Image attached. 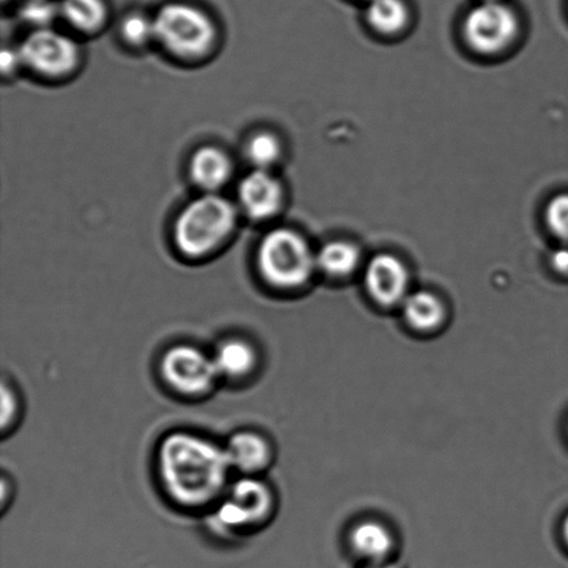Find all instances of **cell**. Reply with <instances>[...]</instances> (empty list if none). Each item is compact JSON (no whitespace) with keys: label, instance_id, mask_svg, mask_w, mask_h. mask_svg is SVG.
<instances>
[{"label":"cell","instance_id":"obj_1","mask_svg":"<svg viewBox=\"0 0 568 568\" xmlns=\"http://www.w3.org/2000/svg\"><path fill=\"white\" fill-rule=\"evenodd\" d=\"M158 465L165 493L183 508H207L220 503L230 487L232 466L225 447L194 433L165 437Z\"/></svg>","mask_w":568,"mask_h":568},{"label":"cell","instance_id":"obj_2","mask_svg":"<svg viewBox=\"0 0 568 568\" xmlns=\"http://www.w3.org/2000/svg\"><path fill=\"white\" fill-rule=\"evenodd\" d=\"M239 210L220 193H204L181 210L174 224V244L189 260L210 257L230 241L236 231Z\"/></svg>","mask_w":568,"mask_h":568},{"label":"cell","instance_id":"obj_3","mask_svg":"<svg viewBox=\"0 0 568 568\" xmlns=\"http://www.w3.org/2000/svg\"><path fill=\"white\" fill-rule=\"evenodd\" d=\"M153 21L155 43L180 60L207 58L219 41V27L213 17L193 3L181 0L165 3Z\"/></svg>","mask_w":568,"mask_h":568},{"label":"cell","instance_id":"obj_4","mask_svg":"<svg viewBox=\"0 0 568 568\" xmlns=\"http://www.w3.org/2000/svg\"><path fill=\"white\" fill-rule=\"evenodd\" d=\"M257 270L266 284L277 290H297L310 282L316 270V254L300 233L276 227L257 247Z\"/></svg>","mask_w":568,"mask_h":568},{"label":"cell","instance_id":"obj_5","mask_svg":"<svg viewBox=\"0 0 568 568\" xmlns=\"http://www.w3.org/2000/svg\"><path fill=\"white\" fill-rule=\"evenodd\" d=\"M21 65L44 80H65L81 64V48L69 33L39 28L28 33L17 49Z\"/></svg>","mask_w":568,"mask_h":568},{"label":"cell","instance_id":"obj_6","mask_svg":"<svg viewBox=\"0 0 568 568\" xmlns=\"http://www.w3.org/2000/svg\"><path fill=\"white\" fill-rule=\"evenodd\" d=\"M274 505V494L263 480L243 476L227 487L216 505L214 521L226 532L254 530L270 519Z\"/></svg>","mask_w":568,"mask_h":568},{"label":"cell","instance_id":"obj_7","mask_svg":"<svg viewBox=\"0 0 568 568\" xmlns=\"http://www.w3.org/2000/svg\"><path fill=\"white\" fill-rule=\"evenodd\" d=\"M160 372L166 386L191 398L207 395L221 378L213 356L189 344L174 345L165 351Z\"/></svg>","mask_w":568,"mask_h":568},{"label":"cell","instance_id":"obj_8","mask_svg":"<svg viewBox=\"0 0 568 568\" xmlns=\"http://www.w3.org/2000/svg\"><path fill=\"white\" fill-rule=\"evenodd\" d=\"M519 33L514 10L500 2H483L467 14L465 37L469 47L483 54H495L509 48Z\"/></svg>","mask_w":568,"mask_h":568},{"label":"cell","instance_id":"obj_9","mask_svg":"<svg viewBox=\"0 0 568 568\" xmlns=\"http://www.w3.org/2000/svg\"><path fill=\"white\" fill-rule=\"evenodd\" d=\"M239 209L254 222L275 219L284 202L282 182L272 171L253 170L237 187Z\"/></svg>","mask_w":568,"mask_h":568},{"label":"cell","instance_id":"obj_10","mask_svg":"<svg viewBox=\"0 0 568 568\" xmlns=\"http://www.w3.org/2000/svg\"><path fill=\"white\" fill-rule=\"evenodd\" d=\"M367 292L378 304L392 306L408 297L409 274L403 261L392 254L371 260L365 274Z\"/></svg>","mask_w":568,"mask_h":568},{"label":"cell","instance_id":"obj_11","mask_svg":"<svg viewBox=\"0 0 568 568\" xmlns=\"http://www.w3.org/2000/svg\"><path fill=\"white\" fill-rule=\"evenodd\" d=\"M226 455L232 470L246 477H257L274 459L271 443L263 434L252 430L233 434L226 444Z\"/></svg>","mask_w":568,"mask_h":568},{"label":"cell","instance_id":"obj_12","mask_svg":"<svg viewBox=\"0 0 568 568\" xmlns=\"http://www.w3.org/2000/svg\"><path fill=\"white\" fill-rule=\"evenodd\" d=\"M233 170L230 154L211 144L199 148L189 161V175L204 193H219L232 180Z\"/></svg>","mask_w":568,"mask_h":568},{"label":"cell","instance_id":"obj_13","mask_svg":"<svg viewBox=\"0 0 568 568\" xmlns=\"http://www.w3.org/2000/svg\"><path fill=\"white\" fill-rule=\"evenodd\" d=\"M221 378L242 381L252 376L258 366V354L252 343L243 338L224 339L213 355Z\"/></svg>","mask_w":568,"mask_h":568},{"label":"cell","instance_id":"obj_14","mask_svg":"<svg viewBox=\"0 0 568 568\" xmlns=\"http://www.w3.org/2000/svg\"><path fill=\"white\" fill-rule=\"evenodd\" d=\"M59 13L72 31L89 37L102 32L110 19L105 0H61Z\"/></svg>","mask_w":568,"mask_h":568},{"label":"cell","instance_id":"obj_15","mask_svg":"<svg viewBox=\"0 0 568 568\" xmlns=\"http://www.w3.org/2000/svg\"><path fill=\"white\" fill-rule=\"evenodd\" d=\"M349 544L354 552L359 558L371 561V565L386 564L387 556L394 548L392 532L377 521H364L354 527Z\"/></svg>","mask_w":568,"mask_h":568},{"label":"cell","instance_id":"obj_16","mask_svg":"<svg viewBox=\"0 0 568 568\" xmlns=\"http://www.w3.org/2000/svg\"><path fill=\"white\" fill-rule=\"evenodd\" d=\"M404 316L416 331L430 332L442 325L445 308L442 300L428 292L408 294L404 300Z\"/></svg>","mask_w":568,"mask_h":568},{"label":"cell","instance_id":"obj_17","mask_svg":"<svg viewBox=\"0 0 568 568\" xmlns=\"http://www.w3.org/2000/svg\"><path fill=\"white\" fill-rule=\"evenodd\" d=\"M361 253L358 247L348 242L325 244L316 254V270L333 277H344L358 268Z\"/></svg>","mask_w":568,"mask_h":568},{"label":"cell","instance_id":"obj_18","mask_svg":"<svg viewBox=\"0 0 568 568\" xmlns=\"http://www.w3.org/2000/svg\"><path fill=\"white\" fill-rule=\"evenodd\" d=\"M366 16L376 31L393 36L408 24L409 11L404 0H369Z\"/></svg>","mask_w":568,"mask_h":568},{"label":"cell","instance_id":"obj_19","mask_svg":"<svg viewBox=\"0 0 568 568\" xmlns=\"http://www.w3.org/2000/svg\"><path fill=\"white\" fill-rule=\"evenodd\" d=\"M244 153L254 170L272 171L283 155V144L274 132L258 131L247 139Z\"/></svg>","mask_w":568,"mask_h":568},{"label":"cell","instance_id":"obj_20","mask_svg":"<svg viewBox=\"0 0 568 568\" xmlns=\"http://www.w3.org/2000/svg\"><path fill=\"white\" fill-rule=\"evenodd\" d=\"M120 36L122 41L132 48H146L150 43H155L153 17L142 13H131L120 24Z\"/></svg>","mask_w":568,"mask_h":568},{"label":"cell","instance_id":"obj_21","mask_svg":"<svg viewBox=\"0 0 568 568\" xmlns=\"http://www.w3.org/2000/svg\"><path fill=\"white\" fill-rule=\"evenodd\" d=\"M545 216H547L550 231L556 236L568 241V194H559L550 200Z\"/></svg>","mask_w":568,"mask_h":568},{"label":"cell","instance_id":"obj_22","mask_svg":"<svg viewBox=\"0 0 568 568\" xmlns=\"http://www.w3.org/2000/svg\"><path fill=\"white\" fill-rule=\"evenodd\" d=\"M20 398L13 387L3 383L2 387V432L6 436L13 430L20 417Z\"/></svg>","mask_w":568,"mask_h":568},{"label":"cell","instance_id":"obj_23","mask_svg":"<svg viewBox=\"0 0 568 568\" xmlns=\"http://www.w3.org/2000/svg\"><path fill=\"white\" fill-rule=\"evenodd\" d=\"M552 265L560 274H568V248H559L554 253Z\"/></svg>","mask_w":568,"mask_h":568},{"label":"cell","instance_id":"obj_24","mask_svg":"<svg viewBox=\"0 0 568 568\" xmlns=\"http://www.w3.org/2000/svg\"><path fill=\"white\" fill-rule=\"evenodd\" d=\"M365 568H397V567L387 565V564H382V565H369Z\"/></svg>","mask_w":568,"mask_h":568},{"label":"cell","instance_id":"obj_25","mask_svg":"<svg viewBox=\"0 0 568 568\" xmlns=\"http://www.w3.org/2000/svg\"><path fill=\"white\" fill-rule=\"evenodd\" d=\"M564 532H565V539H566V542H567V545H568V516H567V519H566V521H565Z\"/></svg>","mask_w":568,"mask_h":568},{"label":"cell","instance_id":"obj_26","mask_svg":"<svg viewBox=\"0 0 568 568\" xmlns=\"http://www.w3.org/2000/svg\"><path fill=\"white\" fill-rule=\"evenodd\" d=\"M484 2H499V0H484Z\"/></svg>","mask_w":568,"mask_h":568}]
</instances>
